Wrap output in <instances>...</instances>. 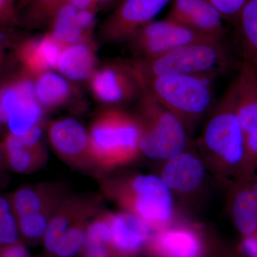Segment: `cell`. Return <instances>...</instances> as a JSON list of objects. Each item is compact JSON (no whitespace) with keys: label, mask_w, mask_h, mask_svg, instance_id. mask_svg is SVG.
I'll return each mask as SVG.
<instances>
[{"label":"cell","mask_w":257,"mask_h":257,"mask_svg":"<svg viewBox=\"0 0 257 257\" xmlns=\"http://www.w3.org/2000/svg\"><path fill=\"white\" fill-rule=\"evenodd\" d=\"M42 124L34 126L23 135L7 133L0 143L7 166L16 173L28 175L40 170L47 160L42 142Z\"/></svg>","instance_id":"cell-16"},{"label":"cell","mask_w":257,"mask_h":257,"mask_svg":"<svg viewBox=\"0 0 257 257\" xmlns=\"http://www.w3.org/2000/svg\"><path fill=\"white\" fill-rule=\"evenodd\" d=\"M43 108L35 96V78L21 69L0 80V124L23 135L42 123Z\"/></svg>","instance_id":"cell-8"},{"label":"cell","mask_w":257,"mask_h":257,"mask_svg":"<svg viewBox=\"0 0 257 257\" xmlns=\"http://www.w3.org/2000/svg\"><path fill=\"white\" fill-rule=\"evenodd\" d=\"M88 133L97 172L124 167L141 155L138 120L135 114L121 108H106L99 113Z\"/></svg>","instance_id":"cell-3"},{"label":"cell","mask_w":257,"mask_h":257,"mask_svg":"<svg viewBox=\"0 0 257 257\" xmlns=\"http://www.w3.org/2000/svg\"><path fill=\"white\" fill-rule=\"evenodd\" d=\"M68 193L63 184L47 182L21 186L8 194L23 243L42 241L56 209Z\"/></svg>","instance_id":"cell-7"},{"label":"cell","mask_w":257,"mask_h":257,"mask_svg":"<svg viewBox=\"0 0 257 257\" xmlns=\"http://www.w3.org/2000/svg\"><path fill=\"white\" fill-rule=\"evenodd\" d=\"M89 84L96 100L107 108H120L138 100L144 89L143 79L132 61L103 64L96 68Z\"/></svg>","instance_id":"cell-9"},{"label":"cell","mask_w":257,"mask_h":257,"mask_svg":"<svg viewBox=\"0 0 257 257\" xmlns=\"http://www.w3.org/2000/svg\"><path fill=\"white\" fill-rule=\"evenodd\" d=\"M226 253L227 257H240L239 255L236 253V251L228 249V248H226Z\"/></svg>","instance_id":"cell-38"},{"label":"cell","mask_w":257,"mask_h":257,"mask_svg":"<svg viewBox=\"0 0 257 257\" xmlns=\"http://www.w3.org/2000/svg\"><path fill=\"white\" fill-rule=\"evenodd\" d=\"M66 0H18L19 23L30 28L50 25Z\"/></svg>","instance_id":"cell-25"},{"label":"cell","mask_w":257,"mask_h":257,"mask_svg":"<svg viewBox=\"0 0 257 257\" xmlns=\"http://www.w3.org/2000/svg\"><path fill=\"white\" fill-rule=\"evenodd\" d=\"M243 62L257 69V0H248L238 17Z\"/></svg>","instance_id":"cell-24"},{"label":"cell","mask_w":257,"mask_h":257,"mask_svg":"<svg viewBox=\"0 0 257 257\" xmlns=\"http://www.w3.org/2000/svg\"><path fill=\"white\" fill-rule=\"evenodd\" d=\"M97 212L88 213L69 228L53 257H74L82 253L86 241L88 225Z\"/></svg>","instance_id":"cell-27"},{"label":"cell","mask_w":257,"mask_h":257,"mask_svg":"<svg viewBox=\"0 0 257 257\" xmlns=\"http://www.w3.org/2000/svg\"><path fill=\"white\" fill-rule=\"evenodd\" d=\"M137 102L134 114L141 131V155L161 164L192 145L182 121L157 101L145 87Z\"/></svg>","instance_id":"cell-6"},{"label":"cell","mask_w":257,"mask_h":257,"mask_svg":"<svg viewBox=\"0 0 257 257\" xmlns=\"http://www.w3.org/2000/svg\"><path fill=\"white\" fill-rule=\"evenodd\" d=\"M228 203L230 215L240 236H248L257 231V199L249 177L229 182Z\"/></svg>","instance_id":"cell-21"},{"label":"cell","mask_w":257,"mask_h":257,"mask_svg":"<svg viewBox=\"0 0 257 257\" xmlns=\"http://www.w3.org/2000/svg\"><path fill=\"white\" fill-rule=\"evenodd\" d=\"M236 111L244 140V161L239 178L257 172V69L245 62L233 81Z\"/></svg>","instance_id":"cell-11"},{"label":"cell","mask_w":257,"mask_h":257,"mask_svg":"<svg viewBox=\"0 0 257 257\" xmlns=\"http://www.w3.org/2000/svg\"><path fill=\"white\" fill-rule=\"evenodd\" d=\"M109 248L114 257H138L145 251L153 230L131 213L111 211Z\"/></svg>","instance_id":"cell-19"},{"label":"cell","mask_w":257,"mask_h":257,"mask_svg":"<svg viewBox=\"0 0 257 257\" xmlns=\"http://www.w3.org/2000/svg\"><path fill=\"white\" fill-rule=\"evenodd\" d=\"M5 28L7 27H0V67L4 63L7 49L11 42L10 32Z\"/></svg>","instance_id":"cell-34"},{"label":"cell","mask_w":257,"mask_h":257,"mask_svg":"<svg viewBox=\"0 0 257 257\" xmlns=\"http://www.w3.org/2000/svg\"><path fill=\"white\" fill-rule=\"evenodd\" d=\"M7 164L6 162H5L4 155H3L1 147H0V176H1L3 172H4V170Z\"/></svg>","instance_id":"cell-37"},{"label":"cell","mask_w":257,"mask_h":257,"mask_svg":"<svg viewBox=\"0 0 257 257\" xmlns=\"http://www.w3.org/2000/svg\"><path fill=\"white\" fill-rule=\"evenodd\" d=\"M48 139L56 155L67 165L77 170H96L89 133L77 120L64 117L52 121Z\"/></svg>","instance_id":"cell-15"},{"label":"cell","mask_w":257,"mask_h":257,"mask_svg":"<svg viewBox=\"0 0 257 257\" xmlns=\"http://www.w3.org/2000/svg\"><path fill=\"white\" fill-rule=\"evenodd\" d=\"M157 175L176 199L188 202L199 197L205 190L210 173L195 146L160 164Z\"/></svg>","instance_id":"cell-10"},{"label":"cell","mask_w":257,"mask_h":257,"mask_svg":"<svg viewBox=\"0 0 257 257\" xmlns=\"http://www.w3.org/2000/svg\"><path fill=\"white\" fill-rule=\"evenodd\" d=\"M56 69L68 80L82 82L90 79L96 69L94 42H79L64 47Z\"/></svg>","instance_id":"cell-22"},{"label":"cell","mask_w":257,"mask_h":257,"mask_svg":"<svg viewBox=\"0 0 257 257\" xmlns=\"http://www.w3.org/2000/svg\"><path fill=\"white\" fill-rule=\"evenodd\" d=\"M194 146L216 177L229 183L241 176L244 140L236 111L234 82L213 106Z\"/></svg>","instance_id":"cell-1"},{"label":"cell","mask_w":257,"mask_h":257,"mask_svg":"<svg viewBox=\"0 0 257 257\" xmlns=\"http://www.w3.org/2000/svg\"><path fill=\"white\" fill-rule=\"evenodd\" d=\"M167 18L209 38L223 40L224 19L209 0H172Z\"/></svg>","instance_id":"cell-18"},{"label":"cell","mask_w":257,"mask_h":257,"mask_svg":"<svg viewBox=\"0 0 257 257\" xmlns=\"http://www.w3.org/2000/svg\"><path fill=\"white\" fill-rule=\"evenodd\" d=\"M142 78L159 75H183L210 79L224 73L231 65L223 40L192 42L152 59L132 61Z\"/></svg>","instance_id":"cell-4"},{"label":"cell","mask_w":257,"mask_h":257,"mask_svg":"<svg viewBox=\"0 0 257 257\" xmlns=\"http://www.w3.org/2000/svg\"><path fill=\"white\" fill-rule=\"evenodd\" d=\"M217 254H216V250L214 249V246L211 248V251L208 253L206 257H227L226 254V248L219 246V249H217Z\"/></svg>","instance_id":"cell-36"},{"label":"cell","mask_w":257,"mask_h":257,"mask_svg":"<svg viewBox=\"0 0 257 257\" xmlns=\"http://www.w3.org/2000/svg\"><path fill=\"white\" fill-rule=\"evenodd\" d=\"M171 1L122 0L101 25V38L110 43L127 41L138 29L154 21Z\"/></svg>","instance_id":"cell-14"},{"label":"cell","mask_w":257,"mask_h":257,"mask_svg":"<svg viewBox=\"0 0 257 257\" xmlns=\"http://www.w3.org/2000/svg\"><path fill=\"white\" fill-rule=\"evenodd\" d=\"M20 241L21 237L9 195L0 194V246Z\"/></svg>","instance_id":"cell-28"},{"label":"cell","mask_w":257,"mask_h":257,"mask_svg":"<svg viewBox=\"0 0 257 257\" xmlns=\"http://www.w3.org/2000/svg\"><path fill=\"white\" fill-rule=\"evenodd\" d=\"M77 10L68 4L64 5L52 19L50 25V33L64 46L79 43L93 42L92 38L82 31L76 22Z\"/></svg>","instance_id":"cell-26"},{"label":"cell","mask_w":257,"mask_h":257,"mask_svg":"<svg viewBox=\"0 0 257 257\" xmlns=\"http://www.w3.org/2000/svg\"><path fill=\"white\" fill-rule=\"evenodd\" d=\"M81 253L82 257H114L109 246L92 241H85Z\"/></svg>","instance_id":"cell-32"},{"label":"cell","mask_w":257,"mask_h":257,"mask_svg":"<svg viewBox=\"0 0 257 257\" xmlns=\"http://www.w3.org/2000/svg\"><path fill=\"white\" fill-rule=\"evenodd\" d=\"M121 1H122V0H116V3L117 4L116 5V6H117V5H119Z\"/></svg>","instance_id":"cell-39"},{"label":"cell","mask_w":257,"mask_h":257,"mask_svg":"<svg viewBox=\"0 0 257 257\" xmlns=\"http://www.w3.org/2000/svg\"><path fill=\"white\" fill-rule=\"evenodd\" d=\"M248 0H209L224 20L236 23L243 7Z\"/></svg>","instance_id":"cell-29"},{"label":"cell","mask_w":257,"mask_h":257,"mask_svg":"<svg viewBox=\"0 0 257 257\" xmlns=\"http://www.w3.org/2000/svg\"><path fill=\"white\" fill-rule=\"evenodd\" d=\"M103 194L122 211L138 216L153 231L178 220L175 198L157 174H122L101 182Z\"/></svg>","instance_id":"cell-2"},{"label":"cell","mask_w":257,"mask_h":257,"mask_svg":"<svg viewBox=\"0 0 257 257\" xmlns=\"http://www.w3.org/2000/svg\"><path fill=\"white\" fill-rule=\"evenodd\" d=\"M35 92L43 109H55L68 102L73 95V87L63 76L47 71L35 78Z\"/></svg>","instance_id":"cell-23"},{"label":"cell","mask_w":257,"mask_h":257,"mask_svg":"<svg viewBox=\"0 0 257 257\" xmlns=\"http://www.w3.org/2000/svg\"><path fill=\"white\" fill-rule=\"evenodd\" d=\"M96 197L68 193L57 207L42 239L45 253L53 257L69 228L83 216L100 210Z\"/></svg>","instance_id":"cell-17"},{"label":"cell","mask_w":257,"mask_h":257,"mask_svg":"<svg viewBox=\"0 0 257 257\" xmlns=\"http://www.w3.org/2000/svg\"><path fill=\"white\" fill-rule=\"evenodd\" d=\"M0 257H31L25 243L20 241L0 246Z\"/></svg>","instance_id":"cell-33"},{"label":"cell","mask_w":257,"mask_h":257,"mask_svg":"<svg viewBox=\"0 0 257 257\" xmlns=\"http://www.w3.org/2000/svg\"><path fill=\"white\" fill-rule=\"evenodd\" d=\"M235 251L240 257H257V231L241 236Z\"/></svg>","instance_id":"cell-31"},{"label":"cell","mask_w":257,"mask_h":257,"mask_svg":"<svg viewBox=\"0 0 257 257\" xmlns=\"http://www.w3.org/2000/svg\"><path fill=\"white\" fill-rule=\"evenodd\" d=\"M208 40L214 39L167 18L144 25L127 42L130 50L138 56L137 59H152L187 44Z\"/></svg>","instance_id":"cell-12"},{"label":"cell","mask_w":257,"mask_h":257,"mask_svg":"<svg viewBox=\"0 0 257 257\" xmlns=\"http://www.w3.org/2000/svg\"><path fill=\"white\" fill-rule=\"evenodd\" d=\"M50 33L28 38L15 45V55L21 68L34 78L39 74L56 68L63 47Z\"/></svg>","instance_id":"cell-20"},{"label":"cell","mask_w":257,"mask_h":257,"mask_svg":"<svg viewBox=\"0 0 257 257\" xmlns=\"http://www.w3.org/2000/svg\"><path fill=\"white\" fill-rule=\"evenodd\" d=\"M17 0H0V27L16 26L20 25Z\"/></svg>","instance_id":"cell-30"},{"label":"cell","mask_w":257,"mask_h":257,"mask_svg":"<svg viewBox=\"0 0 257 257\" xmlns=\"http://www.w3.org/2000/svg\"><path fill=\"white\" fill-rule=\"evenodd\" d=\"M211 248L200 226L180 218L154 231L144 253L148 257H206Z\"/></svg>","instance_id":"cell-13"},{"label":"cell","mask_w":257,"mask_h":257,"mask_svg":"<svg viewBox=\"0 0 257 257\" xmlns=\"http://www.w3.org/2000/svg\"><path fill=\"white\" fill-rule=\"evenodd\" d=\"M66 4L74 7L77 10H91L96 13L95 0H66Z\"/></svg>","instance_id":"cell-35"},{"label":"cell","mask_w":257,"mask_h":257,"mask_svg":"<svg viewBox=\"0 0 257 257\" xmlns=\"http://www.w3.org/2000/svg\"><path fill=\"white\" fill-rule=\"evenodd\" d=\"M142 79L147 92L173 113L189 133L209 115L215 104L209 79L183 75L153 76Z\"/></svg>","instance_id":"cell-5"}]
</instances>
